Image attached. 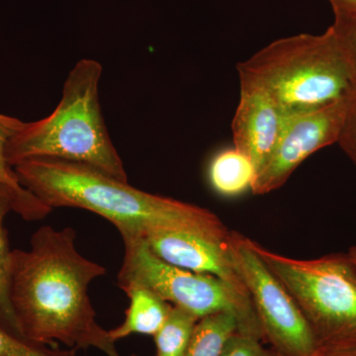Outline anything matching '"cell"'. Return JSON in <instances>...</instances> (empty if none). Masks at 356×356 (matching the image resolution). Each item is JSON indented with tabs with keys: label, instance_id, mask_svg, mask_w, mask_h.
I'll use <instances>...</instances> for the list:
<instances>
[{
	"label": "cell",
	"instance_id": "5b68a950",
	"mask_svg": "<svg viewBox=\"0 0 356 356\" xmlns=\"http://www.w3.org/2000/svg\"><path fill=\"white\" fill-rule=\"evenodd\" d=\"M254 245L291 294L318 346L356 339V267L348 254L298 259Z\"/></svg>",
	"mask_w": 356,
	"mask_h": 356
},
{
	"label": "cell",
	"instance_id": "44dd1931",
	"mask_svg": "<svg viewBox=\"0 0 356 356\" xmlns=\"http://www.w3.org/2000/svg\"><path fill=\"white\" fill-rule=\"evenodd\" d=\"M313 356H356V339L321 344Z\"/></svg>",
	"mask_w": 356,
	"mask_h": 356
},
{
	"label": "cell",
	"instance_id": "e0dca14e",
	"mask_svg": "<svg viewBox=\"0 0 356 356\" xmlns=\"http://www.w3.org/2000/svg\"><path fill=\"white\" fill-rule=\"evenodd\" d=\"M76 351L32 343L0 325V356H76Z\"/></svg>",
	"mask_w": 356,
	"mask_h": 356
},
{
	"label": "cell",
	"instance_id": "9a60e30c",
	"mask_svg": "<svg viewBox=\"0 0 356 356\" xmlns=\"http://www.w3.org/2000/svg\"><path fill=\"white\" fill-rule=\"evenodd\" d=\"M238 332L233 314L218 313L201 318L184 356H221L229 337Z\"/></svg>",
	"mask_w": 356,
	"mask_h": 356
},
{
	"label": "cell",
	"instance_id": "d4e9b609",
	"mask_svg": "<svg viewBox=\"0 0 356 356\" xmlns=\"http://www.w3.org/2000/svg\"><path fill=\"white\" fill-rule=\"evenodd\" d=\"M277 356H282V355H278V353H277Z\"/></svg>",
	"mask_w": 356,
	"mask_h": 356
},
{
	"label": "cell",
	"instance_id": "603a6c76",
	"mask_svg": "<svg viewBox=\"0 0 356 356\" xmlns=\"http://www.w3.org/2000/svg\"><path fill=\"white\" fill-rule=\"evenodd\" d=\"M346 254L350 257V261H353V264L356 267V245L351 247Z\"/></svg>",
	"mask_w": 356,
	"mask_h": 356
},
{
	"label": "cell",
	"instance_id": "9c48e42d",
	"mask_svg": "<svg viewBox=\"0 0 356 356\" xmlns=\"http://www.w3.org/2000/svg\"><path fill=\"white\" fill-rule=\"evenodd\" d=\"M231 233V232H229ZM159 259L192 273L222 281L243 298L250 300L226 238L188 231H154L144 236Z\"/></svg>",
	"mask_w": 356,
	"mask_h": 356
},
{
	"label": "cell",
	"instance_id": "ac0fdd59",
	"mask_svg": "<svg viewBox=\"0 0 356 356\" xmlns=\"http://www.w3.org/2000/svg\"><path fill=\"white\" fill-rule=\"evenodd\" d=\"M331 28L350 63L356 83V15L334 14Z\"/></svg>",
	"mask_w": 356,
	"mask_h": 356
},
{
	"label": "cell",
	"instance_id": "30bf717a",
	"mask_svg": "<svg viewBox=\"0 0 356 356\" xmlns=\"http://www.w3.org/2000/svg\"><path fill=\"white\" fill-rule=\"evenodd\" d=\"M286 116L259 89L241 86V97L232 123L234 146L257 170L266 165L280 139Z\"/></svg>",
	"mask_w": 356,
	"mask_h": 356
},
{
	"label": "cell",
	"instance_id": "7a4b0ae2",
	"mask_svg": "<svg viewBox=\"0 0 356 356\" xmlns=\"http://www.w3.org/2000/svg\"><path fill=\"white\" fill-rule=\"evenodd\" d=\"M20 184L51 210L79 208L116 227L121 236L154 231H188L228 236L229 229L211 211L131 186L93 166L64 159H26L14 166Z\"/></svg>",
	"mask_w": 356,
	"mask_h": 356
},
{
	"label": "cell",
	"instance_id": "ba28073f",
	"mask_svg": "<svg viewBox=\"0 0 356 356\" xmlns=\"http://www.w3.org/2000/svg\"><path fill=\"white\" fill-rule=\"evenodd\" d=\"M353 95L323 108L286 117L273 153L257 173L252 191L264 195L280 188L311 154L337 143Z\"/></svg>",
	"mask_w": 356,
	"mask_h": 356
},
{
	"label": "cell",
	"instance_id": "3957f363",
	"mask_svg": "<svg viewBox=\"0 0 356 356\" xmlns=\"http://www.w3.org/2000/svg\"><path fill=\"white\" fill-rule=\"evenodd\" d=\"M102 65L83 58L69 72L56 109L42 120L23 124L8 140L7 163L26 159H64L93 166L128 181L127 172L110 139L99 102Z\"/></svg>",
	"mask_w": 356,
	"mask_h": 356
},
{
	"label": "cell",
	"instance_id": "2e32d148",
	"mask_svg": "<svg viewBox=\"0 0 356 356\" xmlns=\"http://www.w3.org/2000/svg\"><path fill=\"white\" fill-rule=\"evenodd\" d=\"M199 320L191 312L172 306L165 324L154 336L156 356H184Z\"/></svg>",
	"mask_w": 356,
	"mask_h": 356
},
{
	"label": "cell",
	"instance_id": "4fadbf2b",
	"mask_svg": "<svg viewBox=\"0 0 356 356\" xmlns=\"http://www.w3.org/2000/svg\"><path fill=\"white\" fill-rule=\"evenodd\" d=\"M255 177L252 161L236 147L218 154L210 165L211 184L222 195L236 196L252 189Z\"/></svg>",
	"mask_w": 356,
	"mask_h": 356
},
{
	"label": "cell",
	"instance_id": "7402d4cb",
	"mask_svg": "<svg viewBox=\"0 0 356 356\" xmlns=\"http://www.w3.org/2000/svg\"><path fill=\"white\" fill-rule=\"evenodd\" d=\"M334 14L356 15V0H327Z\"/></svg>",
	"mask_w": 356,
	"mask_h": 356
},
{
	"label": "cell",
	"instance_id": "ffe728a7",
	"mask_svg": "<svg viewBox=\"0 0 356 356\" xmlns=\"http://www.w3.org/2000/svg\"><path fill=\"white\" fill-rule=\"evenodd\" d=\"M337 143L356 165V90L351 97Z\"/></svg>",
	"mask_w": 356,
	"mask_h": 356
},
{
	"label": "cell",
	"instance_id": "7c38bea8",
	"mask_svg": "<svg viewBox=\"0 0 356 356\" xmlns=\"http://www.w3.org/2000/svg\"><path fill=\"white\" fill-rule=\"evenodd\" d=\"M10 212H15L25 221L28 220L27 212L19 197L13 189L0 182V325L9 332L23 337L10 300L13 250L9 247L8 235L4 227V220Z\"/></svg>",
	"mask_w": 356,
	"mask_h": 356
},
{
	"label": "cell",
	"instance_id": "cb8c5ba5",
	"mask_svg": "<svg viewBox=\"0 0 356 356\" xmlns=\"http://www.w3.org/2000/svg\"><path fill=\"white\" fill-rule=\"evenodd\" d=\"M115 356H121V355H119V353H118V355H115ZM130 356H138V355H130Z\"/></svg>",
	"mask_w": 356,
	"mask_h": 356
},
{
	"label": "cell",
	"instance_id": "277c9868",
	"mask_svg": "<svg viewBox=\"0 0 356 356\" xmlns=\"http://www.w3.org/2000/svg\"><path fill=\"white\" fill-rule=\"evenodd\" d=\"M236 69L241 86L264 91L286 117L323 108L356 90L350 63L331 27L324 34L276 40Z\"/></svg>",
	"mask_w": 356,
	"mask_h": 356
},
{
	"label": "cell",
	"instance_id": "52a82bcc",
	"mask_svg": "<svg viewBox=\"0 0 356 356\" xmlns=\"http://www.w3.org/2000/svg\"><path fill=\"white\" fill-rule=\"evenodd\" d=\"M229 245L264 341L282 356H313L318 343L291 294L262 261L254 242L236 231Z\"/></svg>",
	"mask_w": 356,
	"mask_h": 356
},
{
	"label": "cell",
	"instance_id": "6da1fadb",
	"mask_svg": "<svg viewBox=\"0 0 356 356\" xmlns=\"http://www.w3.org/2000/svg\"><path fill=\"white\" fill-rule=\"evenodd\" d=\"M70 227H40L28 250L11 254L10 300L21 334L42 346L97 348L118 355L108 331L96 321L88 289L106 268L77 250Z\"/></svg>",
	"mask_w": 356,
	"mask_h": 356
},
{
	"label": "cell",
	"instance_id": "5bb4252c",
	"mask_svg": "<svg viewBox=\"0 0 356 356\" xmlns=\"http://www.w3.org/2000/svg\"><path fill=\"white\" fill-rule=\"evenodd\" d=\"M23 124L24 122L18 118L0 114V182L15 192L24 205L27 221L34 222L44 219L53 210L20 184L15 170L7 163L6 156L7 142L22 127Z\"/></svg>",
	"mask_w": 356,
	"mask_h": 356
},
{
	"label": "cell",
	"instance_id": "d6986e66",
	"mask_svg": "<svg viewBox=\"0 0 356 356\" xmlns=\"http://www.w3.org/2000/svg\"><path fill=\"white\" fill-rule=\"evenodd\" d=\"M221 356H277V353L266 350L261 339L236 332L227 341Z\"/></svg>",
	"mask_w": 356,
	"mask_h": 356
},
{
	"label": "cell",
	"instance_id": "8fae6325",
	"mask_svg": "<svg viewBox=\"0 0 356 356\" xmlns=\"http://www.w3.org/2000/svg\"><path fill=\"white\" fill-rule=\"evenodd\" d=\"M125 293L130 299L125 320L119 327L108 331L109 337L114 343L131 334L154 337L165 324L172 305L146 288H130Z\"/></svg>",
	"mask_w": 356,
	"mask_h": 356
},
{
	"label": "cell",
	"instance_id": "8992f818",
	"mask_svg": "<svg viewBox=\"0 0 356 356\" xmlns=\"http://www.w3.org/2000/svg\"><path fill=\"white\" fill-rule=\"evenodd\" d=\"M121 236L125 250L117 284L124 292L134 287L146 288L170 305L191 312L199 318L213 314H233L238 332L264 341L252 301L243 298L216 277L163 261L143 236Z\"/></svg>",
	"mask_w": 356,
	"mask_h": 356
}]
</instances>
